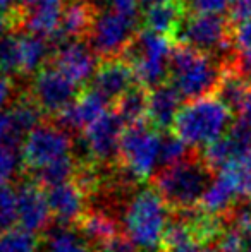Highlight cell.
Returning <instances> with one entry per match:
<instances>
[{
    "instance_id": "7bdbcfd3",
    "label": "cell",
    "mask_w": 251,
    "mask_h": 252,
    "mask_svg": "<svg viewBox=\"0 0 251 252\" xmlns=\"http://www.w3.org/2000/svg\"><path fill=\"white\" fill-rule=\"evenodd\" d=\"M165 2H174V0H138L140 5H143L144 9L148 7H153V5H158V3H165Z\"/></svg>"
},
{
    "instance_id": "ac0fdd59",
    "label": "cell",
    "mask_w": 251,
    "mask_h": 252,
    "mask_svg": "<svg viewBox=\"0 0 251 252\" xmlns=\"http://www.w3.org/2000/svg\"><path fill=\"white\" fill-rule=\"evenodd\" d=\"M64 5L66 0H43L28 9L19 7V30L50 40L59 30Z\"/></svg>"
},
{
    "instance_id": "52a82bcc",
    "label": "cell",
    "mask_w": 251,
    "mask_h": 252,
    "mask_svg": "<svg viewBox=\"0 0 251 252\" xmlns=\"http://www.w3.org/2000/svg\"><path fill=\"white\" fill-rule=\"evenodd\" d=\"M72 137L57 124H41L23 143V165L31 175L59 159L72 156Z\"/></svg>"
},
{
    "instance_id": "6da1fadb",
    "label": "cell",
    "mask_w": 251,
    "mask_h": 252,
    "mask_svg": "<svg viewBox=\"0 0 251 252\" xmlns=\"http://www.w3.org/2000/svg\"><path fill=\"white\" fill-rule=\"evenodd\" d=\"M169 225L171 208L151 187L140 189L127 202L124 211V232L138 251L164 252Z\"/></svg>"
},
{
    "instance_id": "5b68a950",
    "label": "cell",
    "mask_w": 251,
    "mask_h": 252,
    "mask_svg": "<svg viewBox=\"0 0 251 252\" xmlns=\"http://www.w3.org/2000/svg\"><path fill=\"white\" fill-rule=\"evenodd\" d=\"M172 50L167 36L151 33L148 30L138 31L121 55L131 65L136 83L144 90H153L169 77V60Z\"/></svg>"
},
{
    "instance_id": "2e32d148",
    "label": "cell",
    "mask_w": 251,
    "mask_h": 252,
    "mask_svg": "<svg viewBox=\"0 0 251 252\" xmlns=\"http://www.w3.org/2000/svg\"><path fill=\"white\" fill-rule=\"evenodd\" d=\"M45 194L52 216H55V220H59V223L64 226H69L72 223L77 225V221L88 213V196L74 180L50 187Z\"/></svg>"
},
{
    "instance_id": "74e56055",
    "label": "cell",
    "mask_w": 251,
    "mask_h": 252,
    "mask_svg": "<svg viewBox=\"0 0 251 252\" xmlns=\"http://www.w3.org/2000/svg\"><path fill=\"white\" fill-rule=\"evenodd\" d=\"M7 141H21V143H24L23 137L19 134H16V130L12 129L9 112H0V144L7 143Z\"/></svg>"
},
{
    "instance_id": "8d00e7d4",
    "label": "cell",
    "mask_w": 251,
    "mask_h": 252,
    "mask_svg": "<svg viewBox=\"0 0 251 252\" xmlns=\"http://www.w3.org/2000/svg\"><path fill=\"white\" fill-rule=\"evenodd\" d=\"M110 9L115 10L117 14H121V16L129 17V19L141 21L140 3H138V0H114V2L110 3Z\"/></svg>"
},
{
    "instance_id": "44dd1931",
    "label": "cell",
    "mask_w": 251,
    "mask_h": 252,
    "mask_svg": "<svg viewBox=\"0 0 251 252\" xmlns=\"http://www.w3.org/2000/svg\"><path fill=\"white\" fill-rule=\"evenodd\" d=\"M184 9L186 7L182 0L158 3V5L144 9L143 16H141V23L144 24V30L151 31V33L172 38L186 16Z\"/></svg>"
},
{
    "instance_id": "484cf974",
    "label": "cell",
    "mask_w": 251,
    "mask_h": 252,
    "mask_svg": "<svg viewBox=\"0 0 251 252\" xmlns=\"http://www.w3.org/2000/svg\"><path fill=\"white\" fill-rule=\"evenodd\" d=\"M114 105H115L114 112L121 117L122 122L127 124V127L146 124L148 91L143 86H140V84L133 86Z\"/></svg>"
},
{
    "instance_id": "7a4b0ae2",
    "label": "cell",
    "mask_w": 251,
    "mask_h": 252,
    "mask_svg": "<svg viewBox=\"0 0 251 252\" xmlns=\"http://www.w3.org/2000/svg\"><path fill=\"white\" fill-rule=\"evenodd\" d=\"M224 69L212 55L178 45L169 60V79L181 98L194 101L215 94Z\"/></svg>"
},
{
    "instance_id": "9a60e30c",
    "label": "cell",
    "mask_w": 251,
    "mask_h": 252,
    "mask_svg": "<svg viewBox=\"0 0 251 252\" xmlns=\"http://www.w3.org/2000/svg\"><path fill=\"white\" fill-rule=\"evenodd\" d=\"M97 12L98 9L88 0H66L59 30L50 38L54 50L67 41L81 40L83 36H88Z\"/></svg>"
},
{
    "instance_id": "60d3db41",
    "label": "cell",
    "mask_w": 251,
    "mask_h": 252,
    "mask_svg": "<svg viewBox=\"0 0 251 252\" xmlns=\"http://www.w3.org/2000/svg\"><path fill=\"white\" fill-rule=\"evenodd\" d=\"M238 115H239V120H241L243 124H246L248 127H251V90H250L248 96H246L245 103H243L241 108H239Z\"/></svg>"
},
{
    "instance_id": "b9f144b4",
    "label": "cell",
    "mask_w": 251,
    "mask_h": 252,
    "mask_svg": "<svg viewBox=\"0 0 251 252\" xmlns=\"http://www.w3.org/2000/svg\"><path fill=\"white\" fill-rule=\"evenodd\" d=\"M238 232L241 235V252H251V232H241V230Z\"/></svg>"
},
{
    "instance_id": "83f0119b",
    "label": "cell",
    "mask_w": 251,
    "mask_h": 252,
    "mask_svg": "<svg viewBox=\"0 0 251 252\" xmlns=\"http://www.w3.org/2000/svg\"><path fill=\"white\" fill-rule=\"evenodd\" d=\"M23 165V143L7 141L0 144V182L9 184L19 173Z\"/></svg>"
},
{
    "instance_id": "1f68e13d",
    "label": "cell",
    "mask_w": 251,
    "mask_h": 252,
    "mask_svg": "<svg viewBox=\"0 0 251 252\" xmlns=\"http://www.w3.org/2000/svg\"><path fill=\"white\" fill-rule=\"evenodd\" d=\"M17 221V201L16 192L5 182H0V233L12 228Z\"/></svg>"
},
{
    "instance_id": "30bf717a",
    "label": "cell",
    "mask_w": 251,
    "mask_h": 252,
    "mask_svg": "<svg viewBox=\"0 0 251 252\" xmlns=\"http://www.w3.org/2000/svg\"><path fill=\"white\" fill-rule=\"evenodd\" d=\"M124 126L126 124L114 110H108L97 122L91 124L83 136V150L88 155V161L98 166L119 161Z\"/></svg>"
},
{
    "instance_id": "ba28073f",
    "label": "cell",
    "mask_w": 251,
    "mask_h": 252,
    "mask_svg": "<svg viewBox=\"0 0 251 252\" xmlns=\"http://www.w3.org/2000/svg\"><path fill=\"white\" fill-rule=\"evenodd\" d=\"M138 23L140 21L121 16L110 7L98 10L86 36L88 43L98 59H119L138 33Z\"/></svg>"
},
{
    "instance_id": "8fae6325",
    "label": "cell",
    "mask_w": 251,
    "mask_h": 252,
    "mask_svg": "<svg viewBox=\"0 0 251 252\" xmlns=\"http://www.w3.org/2000/svg\"><path fill=\"white\" fill-rule=\"evenodd\" d=\"M251 153V127L243 124L241 120L234 122L227 134L212 143L210 146L203 148L201 153V161L214 172H222L232 165L234 161L241 159L243 156Z\"/></svg>"
},
{
    "instance_id": "f6af8a7d",
    "label": "cell",
    "mask_w": 251,
    "mask_h": 252,
    "mask_svg": "<svg viewBox=\"0 0 251 252\" xmlns=\"http://www.w3.org/2000/svg\"><path fill=\"white\" fill-rule=\"evenodd\" d=\"M88 2L93 3V5L98 9V5H108V7H110V3L114 2V0H88Z\"/></svg>"
},
{
    "instance_id": "3957f363",
    "label": "cell",
    "mask_w": 251,
    "mask_h": 252,
    "mask_svg": "<svg viewBox=\"0 0 251 252\" xmlns=\"http://www.w3.org/2000/svg\"><path fill=\"white\" fill-rule=\"evenodd\" d=\"M232 126V112L217 98L186 103L174 122V134L189 148H207L220 139Z\"/></svg>"
},
{
    "instance_id": "cb8c5ba5",
    "label": "cell",
    "mask_w": 251,
    "mask_h": 252,
    "mask_svg": "<svg viewBox=\"0 0 251 252\" xmlns=\"http://www.w3.org/2000/svg\"><path fill=\"white\" fill-rule=\"evenodd\" d=\"M21 43V74L30 76V74H36L45 67V62L48 57L54 55V47H52L50 40L41 36H35V34H24L19 38Z\"/></svg>"
},
{
    "instance_id": "ee69618b",
    "label": "cell",
    "mask_w": 251,
    "mask_h": 252,
    "mask_svg": "<svg viewBox=\"0 0 251 252\" xmlns=\"http://www.w3.org/2000/svg\"><path fill=\"white\" fill-rule=\"evenodd\" d=\"M41 2H43V0H19V3H21L19 7H23V9H28V7L38 5V3H41Z\"/></svg>"
},
{
    "instance_id": "4fadbf2b",
    "label": "cell",
    "mask_w": 251,
    "mask_h": 252,
    "mask_svg": "<svg viewBox=\"0 0 251 252\" xmlns=\"http://www.w3.org/2000/svg\"><path fill=\"white\" fill-rule=\"evenodd\" d=\"M17 201V223L19 228L30 233L45 230L50 223V206L45 190L36 182H24L16 192Z\"/></svg>"
},
{
    "instance_id": "f1b7e54d",
    "label": "cell",
    "mask_w": 251,
    "mask_h": 252,
    "mask_svg": "<svg viewBox=\"0 0 251 252\" xmlns=\"http://www.w3.org/2000/svg\"><path fill=\"white\" fill-rule=\"evenodd\" d=\"M0 252H38V239L23 228H9L0 233Z\"/></svg>"
},
{
    "instance_id": "d6a6232c",
    "label": "cell",
    "mask_w": 251,
    "mask_h": 252,
    "mask_svg": "<svg viewBox=\"0 0 251 252\" xmlns=\"http://www.w3.org/2000/svg\"><path fill=\"white\" fill-rule=\"evenodd\" d=\"M232 0H188L184 7L191 14H217L222 16L225 10L231 9Z\"/></svg>"
},
{
    "instance_id": "277c9868",
    "label": "cell",
    "mask_w": 251,
    "mask_h": 252,
    "mask_svg": "<svg viewBox=\"0 0 251 252\" xmlns=\"http://www.w3.org/2000/svg\"><path fill=\"white\" fill-rule=\"evenodd\" d=\"M212 170L201 158L189 156L178 165L165 166L155 175V190L174 213L194 209L212 182Z\"/></svg>"
},
{
    "instance_id": "7402d4cb",
    "label": "cell",
    "mask_w": 251,
    "mask_h": 252,
    "mask_svg": "<svg viewBox=\"0 0 251 252\" xmlns=\"http://www.w3.org/2000/svg\"><path fill=\"white\" fill-rule=\"evenodd\" d=\"M251 90V84L238 70L234 69V65L225 67L224 74L220 77L217 90H215V98L225 105L232 113H238L241 105L245 103L246 96H248Z\"/></svg>"
},
{
    "instance_id": "d590c367",
    "label": "cell",
    "mask_w": 251,
    "mask_h": 252,
    "mask_svg": "<svg viewBox=\"0 0 251 252\" xmlns=\"http://www.w3.org/2000/svg\"><path fill=\"white\" fill-rule=\"evenodd\" d=\"M19 96H16V84H14L12 77L0 74V112L3 106L12 105Z\"/></svg>"
},
{
    "instance_id": "e0dca14e",
    "label": "cell",
    "mask_w": 251,
    "mask_h": 252,
    "mask_svg": "<svg viewBox=\"0 0 251 252\" xmlns=\"http://www.w3.org/2000/svg\"><path fill=\"white\" fill-rule=\"evenodd\" d=\"M108 112V101L97 91L90 90L81 93V96L71 106H67L62 113H59L57 126L66 130H86L91 124H95L102 115Z\"/></svg>"
},
{
    "instance_id": "d4e9b609",
    "label": "cell",
    "mask_w": 251,
    "mask_h": 252,
    "mask_svg": "<svg viewBox=\"0 0 251 252\" xmlns=\"http://www.w3.org/2000/svg\"><path fill=\"white\" fill-rule=\"evenodd\" d=\"M9 117H10V124H12V129L16 130V134L24 137V139H26L28 134L33 132L36 127H40L43 124L41 122L43 112H41V108L35 103V100L30 94H21L10 105Z\"/></svg>"
},
{
    "instance_id": "7c38bea8",
    "label": "cell",
    "mask_w": 251,
    "mask_h": 252,
    "mask_svg": "<svg viewBox=\"0 0 251 252\" xmlns=\"http://www.w3.org/2000/svg\"><path fill=\"white\" fill-rule=\"evenodd\" d=\"M52 59H54V65L81 88L88 81L91 83L100 65L97 53L93 52L88 41L83 40H72L61 45L59 48H55Z\"/></svg>"
},
{
    "instance_id": "8992f818",
    "label": "cell",
    "mask_w": 251,
    "mask_h": 252,
    "mask_svg": "<svg viewBox=\"0 0 251 252\" xmlns=\"http://www.w3.org/2000/svg\"><path fill=\"white\" fill-rule=\"evenodd\" d=\"M160 163V136L148 124L127 127L119 148V168L131 182H144Z\"/></svg>"
},
{
    "instance_id": "f35d334b",
    "label": "cell",
    "mask_w": 251,
    "mask_h": 252,
    "mask_svg": "<svg viewBox=\"0 0 251 252\" xmlns=\"http://www.w3.org/2000/svg\"><path fill=\"white\" fill-rule=\"evenodd\" d=\"M234 69L251 84V52H241L236 57Z\"/></svg>"
},
{
    "instance_id": "d6986e66",
    "label": "cell",
    "mask_w": 251,
    "mask_h": 252,
    "mask_svg": "<svg viewBox=\"0 0 251 252\" xmlns=\"http://www.w3.org/2000/svg\"><path fill=\"white\" fill-rule=\"evenodd\" d=\"M182 98L171 84H162L148 93L146 122L158 132H167L174 127L176 117L181 112Z\"/></svg>"
},
{
    "instance_id": "ffe728a7",
    "label": "cell",
    "mask_w": 251,
    "mask_h": 252,
    "mask_svg": "<svg viewBox=\"0 0 251 252\" xmlns=\"http://www.w3.org/2000/svg\"><path fill=\"white\" fill-rule=\"evenodd\" d=\"M239 196L238 186L227 173L220 172L207 187L200 201V209L210 216L224 218L236 208V197Z\"/></svg>"
},
{
    "instance_id": "836d02e7",
    "label": "cell",
    "mask_w": 251,
    "mask_h": 252,
    "mask_svg": "<svg viewBox=\"0 0 251 252\" xmlns=\"http://www.w3.org/2000/svg\"><path fill=\"white\" fill-rule=\"evenodd\" d=\"M251 19V0H232L229 9V23L232 28Z\"/></svg>"
},
{
    "instance_id": "603a6c76",
    "label": "cell",
    "mask_w": 251,
    "mask_h": 252,
    "mask_svg": "<svg viewBox=\"0 0 251 252\" xmlns=\"http://www.w3.org/2000/svg\"><path fill=\"white\" fill-rule=\"evenodd\" d=\"M77 232L88 242L102 246V244L114 239L115 235H119V226L117 221L114 220V216L102 211V209H93V211H88L77 221Z\"/></svg>"
},
{
    "instance_id": "4dcf8cb0",
    "label": "cell",
    "mask_w": 251,
    "mask_h": 252,
    "mask_svg": "<svg viewBox=\"0 0 251 252\" xmlns=\"http://www.w3.org/2000/svg\"><path fill=\"white\" fill-rule=\"evenodd\" d=\"M0 70L5 76L21 72V43L14 33L0 40Z\"/></svg>"
},
{
    "instance_id": "9c48e42d",
    "label": "cell",
    "mask_w": 251,
    "mask_h": 252,
    "mask_svg": "<svg viewBox=\"0 0 251 252\" xmlns=\"http://www.w3.org/2000/svg\"><path fill=\"white\" fill-rule=\"evenodd\" d=\"M30 96L43 113L57 117L81 96V86L71 81L55 65H45L35 74Z\"/></svg>"
},
{
    "instance_id": "f546056e",
    "label": "cell",
    "mask_w": 251,
    "mask_h": 252,
    "mask_svg": "<svg viewBox=\"0 0 251 252\" xmlns=\"http://www.w3.org/2000/svg\"><path fill=\"white\" fill-rule=\"evenodd\" d=\"M189 146H186L176 134L164 132L160 136V165L172 166L189 158Z\"/></svg>"
},
{
    "instance_id": "e575fe53",
    "label": "cell",
    "mask_w": 251,
    "mask_h": 252,
    "mask_svg": "<svg viewBox=\"0 0 251 252\" xmlns=\"http://www.w3.org/2000/svg\"><path fill=\"white\" fill-rule=\"evenodd\" d=\"M232 43L241 52H251V19L232 28Z\"/></svg>"
},
{
    "instance_id": "5bb4252c",
    "label": "cell",
    "mask_w": 251,
    "mask_h": 252,
    "mask_svg": "<svg viewBox=\"0 0 251 252\" xmlns=\"http://www.w3.org/2000/svg\"><path fill=\"white\" fill-rule=\"evenodd\" d=\"M136 84V77H134L131 65L119 57V59L104 60L98 65L90 83V90L97 91L108 103H115L126 91H129Z\"/></svg>"
},
{
    "instance_id": "bcb514c9",
    "label": "cell",
    "mask_w": 251,
    "mask_h": 252,
    "mask_svg": "<svg viewBox=\"0 0 251 252\" xmlns=\"http://www.w3.org/2000/svg\"><path fill=\"white\" fill-rule=\"evenodd\" d=\"M184 2H188V0H184Z\"/></svg>"
},
{
    "instance_id": "4316f807",
    "label": "cell",
    "mask_w": 251,
    "mask_h": 252,
    "mask_svg": "<svg viewBox=\"0 0 251 252\" xmlns=\"http://www.w3.org/2000/svg\"><path fill=\"white\" fill-rule=\"evenodd\" d=\"M47 252H95L77 230L61 225L47 237Z\"/></svg>"
},
{
    "instance_id": "ab89813d",
    "label": "cell",
    "mask_w": 251,
    "mask_h": 252,
    "mask_svg": "<svg viewBox=\"0 0 251 252\" xmlns=\"http://www.w3.org/2000/svg\"><path fill=\"white\" fill-rule=\"evenodd\" d=\"M172 252H220L217 247H210V246H203V244L198 242H191L186 244V246L179 247V249L172 251Z\"/></svg>"
}]
</instances>
